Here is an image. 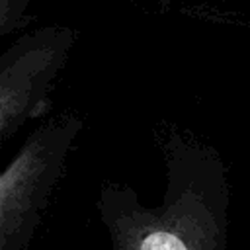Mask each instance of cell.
Returning <instances> with one entry per match:
<instances>
[{
  "label": "cell",
  "mask_w": 250,
  "mask_h": 250,
  "mask_svg": "<svg viewBox=\"0 0 250 250\" xmlns=\"http://www.w3.org/2000/svg\"><path fill=\"white\" fill-rule=\"evenodd\" d=\"M141 250H188V248L184 240L172 232H152L143 240Z\"/></svg>",
  "instance_id": "obj_1"
}]
</instances>
